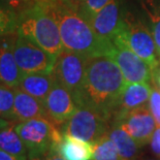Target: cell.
I'll return each instance as SVG.
<instances>
[{"instance_id":"cell-1","label":"cell","mask_w":160,"mask_h":160,"mask_svg":"<svg viewBox=\"0 0 160 160\" xmlns=\"http://www.w3.org/2000/svg\"><path fill=\"white\" fill-rule=\"evenodd\" d=\"M126 84L114 59L108 56L89 58L84 85L73 99L78 107L91 108L110 121L117 113Z\"/></svg>"},{"instance_id":"cell-2","label":"cell","mask_w":160,"mask_h":160,"mask_svg":"<svg viewBox=\"0 0 160 160\" xmlns=\"http://www.w3.org/2000/svg\"><path fill=\"white\" fill-rule=\"evenodd\" d=\"M49 2L59 26L63 49L88 58L110 56L114 42L100 38L76 8L65 0Z\"/></svg>"},{"instance_id":"cell-3","label":"cell","mask_w":160,"mask_h":160,"mask_svg":"<svg viewBox=\"0 0 160 160\" xmlns=\"http://www.w3.org/2000/svg\"><path fill=\"white\" fill-rule=\"evenodd\" d=\"M17 33L28 37L56 56L63 50L59 26L49 1H37L21 13Z\"/></svg>"},{"instance_id":"cell-4","label":"cell","mask_w":160,"mask_h":160,"mask_svg":"<svg viewBox=\"0 0 160 160\" xmlns=\"http://www.w3.org/2000/svg\"><path fill=\"white\" fill-rule=\"evenodd\" d=\"M115 37L147 62L154 70L158 65L157 49L148 24L130 12H125Z\"/></svg>"},{"instance_id":"cell-5","label":"cell","mask_w":160,"mask_h":160,"mask_svg":"<svg viewBox=\"0 0 160 160\" xmlns=\"http://www.w3.org/2000/svg\"><path fill=\"white\" fill-rule=\"evenodd\" d=\"M16 131L25 144L28 156L46 155L58 147L63 138L56 125L47 118H34L16 123Z\"/></svg>"},{"instance_id":"cell-6","label":"cell","mask_w":160,"mask_h":160,"mask_svg":"<svg viewBox=\"0 0 160 160\" xmlns=\"http://www.w3.org/2000/svg\"><path fill=\"white\" fill-rule=\"evenodd\" d=\"M12 50L17 64L23 73L53 72L57 56L28 37L17 33Z\"/></svg>"},{"instance_id":"cell-7","label":"cell","mask_w":160,"mask_h":160,"mask_svg":"<svg viewBox=\"0 0 160 160\" xmlns=\"http://www.w3.org/2000/svg\"><path fill=\"white\" fill-rule=\"evenodd\" d=\"M108 122L91 108L78 107L73 115L63 124L62 133L94 144L110 130Z\"/></svg>"},{"instance_id":"cell-8","label":"cell","mask_w":160,"mask_h":160,"mask_svg":"<svg viewBox=\"0 0 160 160\" xmlns=\"http://www.w3.org/2000/svg\"><path fill=\"white\" fill-rule=\"evenodd\" d=\"M89 58L63 49L57 56L53 73L55 79L66 88L74 98L84 85Z\"/></svg>"},{"instance_id":"cell-9","label":"cell","mask_w":160,"mask_h":160,"mask_svg":"<svg viewBox=\"0 0 160 160\" xmlns=\"http://www.w3.org/2000/svg\"><path fill=\"white\" fill-rule=\"evenodd\" d=\"M113 42L114 49L108 57L114 59L120 67L126 83H149L153 73L151 66L119 37H115Z\"/></svg>"},{"instance_id":"cell-10","label":"cell","mask_w":160,"mask_h":160,"mask_svg":"<svg viewBox=\"0 0 160 160\" xmlns=\"http://www.w3.org/2000/svg\"><path fill=\"white\" fill-rule=\"evenodd\" d=\"M115 121L120 124L139 147L146 146L151 141L157 124L149 108L146 105L119 114L114 117Z\"/></svg>"},{"instance_id":"cell-11","label":"cell","mask_w":160,"mask_h":160,"mask_svg":"<svg viewBox=\"0 0 160 160\" xmlns=\"http://www.w3.org/2000/svg\"><path fill=\"white\" fill-rule=\"evenodd\" d=\"M47 118L55 125H63L76 112L78 105L72 94L55 79L43 101Z\"/></svg>"},{"instance_id":"cell-12","label":"cell","mask_w":160,"mask_h":160,"mask_svg":"<svg viewBox=\"0 0 160 160\" xmlns=\"http://www.w3.org/2000/svg\"><path fill=\"white\" fill-rule=\"evenodd\" d=\"M122 0H111L90 20V25L100 38L113 42L123 16Z\"/></svg>"},{"instance_id":"cell-13","label":"cell","mask_w":160,"mask_h":160,"mask_svg":"<svg viewBox=\"0 0 160 160\" xmlns=\"http://www.w3.org/2000/svg\"><path fill=\"white\" fill-rule=\"evenodd\" d=\"M16 34L2 36L0 40V83L12 88L19 87L23 74L13 55Z\"/></svg>"},{"instance_id":"cell-14","label":"cell","mask_w":160,"mask_h":160,"mask_svg":"<svg viewBox=\"0 0 160 160\" xmlns=\"http://www.w3.org/2000/svg\"><path fill=\"white\" fill-rule=\"evenodd\" d=\"M13 117L17 123L34 118H47L45 105L42 101L26 93L19 87L15 88Z\"/></svg>"},{"instance_id":"cell-15","label":"cell","mask_w":160,"mask_h":160,"mask_svg":"<svg viewBox=\"0 0 160 160\" xmlns=\"http://www.w3.org/2000/svg\"><path fill=\"white\" fill-rule=\"evenodd\" d=\"M54 82L53 72H26L22 74L19 88L43 102Z\"/></svg>"},{"instance_id":"cell-16","label":"cell","mask_w":160,"mask_h":160,"mask_svg":"<svg viewBox=\"0 0 160 160\" xmlns=\"http://www.w3.org/2000/svg\"><path fill=\"white\" fill-rule=\"evenodd\" d=\"M151 91L152 89L149 83L126 84L120 103H119L118 111L115 116L146 105L149 102Z\"/></svg>"},{"instance_id":"cell-17","label":"cell","mask_w":160,"mask_h":160,"mask_svg":"<svg viewBox=\"0 0 160 160\" xmlns=\"http://www.w3.org/2000/svg\"><path fill=\"white\" fill-rule=\"evenodd\" d=\"M57 149L64 160H93V144L70 135L63 134Z\"/></svg>"},{"instance_id":"cell-18","label":"cell","mask_w":160,"mask_h":160,"mask_svg":"<svg viewBox=\"0 0 160 160\" xmlns=\"http://www.w3.org/2000/svg\"><path fill=\"white\" fill-rule=\"evenodd\" d=\"M108 134L117 148L121 160H134L137 158L141 147L120 124L114 122Z\"/></svg>"},{"instance_id":"cell-19","label":"cell","mask_w":160,"mask_h":160,"mask_svg":"<svg viewBox=\"0 0 160 160\" xmlns=\"http://www.w3.org/2000/svg\"><path fill=\"white\" fill-rule=\"evenodd\" d=\"M17 122L9 121L0 128V150L20 159L28 158V151L22 138L16 131Z\"/></svg>"},{"instance_id":"cell-20","label":"cell","mask_w":160,"mask_h":160,"mask_svg":"<svg viewBox=\"0 0 160 160\" xmlns=\"http://www.w3.org/2000/svg\"><path fill=\"white\" fill-rule=\"evenodd\" d=\"M141 8L147 17L148 26L154 38L160 58V0H141Z\"/></svg>"},{"instance_id":"cell-21","label":"cell","mask_w":160,"mask_h":160,"mask_svg":"<svg viewBox=\"0 0 160 160\" xmlns=\"http://www.w3.org/2000/svg\"><path fill=\"white\" fill-rule=\"evenodd\" d=\"M18 13L3 0H0V37L16 34L18 31Z\"/></svg>"},{"instance_id":"cell-22","label":"cell","mask_w":160,"mask_h":160,"mask_svg":"<svg viewBox=\"0 0 160 160\" xmlns=\"http://www.w3.org/2000/svg\"><path fill=\"white\" fill-rule=\"evenodd\" d=\"M93 160H121L117 148L108 133L93 144Z\"/></svg>"},{"instance_id":"cell-23","label":"cell","mask_w":160,"mask_h":160,"mask_svg":"<svg viewBox=\"0 0 160 160\" xmlns=\"http://www.w3.org/2000/svg\"><path fill=\"white\" fill-rule=\"evenodd\" d=\"M13 104H15V88L0 83V117L13 121Z\"/></svg>"},{"instance_id":"cell-24","label":"cell","mask_w":160,"mask_h":160,"mask_svg":"<svg viewBox=\"0 0 160 160\" xmlns=\"http://www.w3.org/2000/svg\"><path fill=\"white\" fill-rule=\"evenodd\" d=\"M110 1L111 0H85L78 11L88 22H90V20Z\"/></svg>"},{"instance_id":"cell-25","label":"cell","mask_w":160,"mask_h":160,"mask_svg":"<svg viewBox=\"0 0 160 160\" xmlns=\"http://www.w3.org/2000/svg\"><path fill=\"white\" fill-rule=\"evenodd\" d=\"M148 108L154 117L156 124L160 126V90L158 87H153L149 98Z\"/></svg>"},{"instance_id":"cell-26","label":"cell","mask_w":160,"mask_h":160,"mask_svg":"<svg viewBox=\"0 0 160 160\" xmlns=\"http://www.w3.org/2000/svg\"><path fill=\"white\" fill-rule=\"evenodd\" d=\"M3 1L18 13V16H20L27 9L32 8L37 2V0H3Z\"/></svg>"},{"instance_id":"cell-27","label":"cell","mask_w":160,"mask_h":160,"mask_svg":"<svg viewBox=\"0 0 160 160\" xmlns=\"http://www.w3.org/2000/svg\"><path fill=\"white\" fill-rule=\"evenodd\" d=\"M151 149L153 153L160 157V126L157 125V127H156L154 133H153L152 138H151Z\"/></svg>"},{"instance_id":"cell-28","label":"cell","mask_w":160,"mask_h":160,"mask_svg":"<svg viewBox=\"0 0 160 160\" xmlns=\"http://www.w3.org/2000/svg\"><path fill=\"white\" fill-rule=\"evenodd\" d=\"M46 160H64V158L58 152L57 147H54L46 154Z\"/></svg>"},{"instance_id":"cell-29","label":"cell","mask_w":160,"mask_h":160,"mask_svg":"<svg viewBox=\"0 0 160 160\" xmlns=\"http://www.w3.org/2000/svg\"><path fill=\"white\" fill-rule=\"evenodd\" d=\"M28 159V158H27ZM27 159H20V158H17L15 156H12L8 153H6L2 150H0V160H27Z\"/></svg>"},{"instance_id":"cell-30","label":"cell","mask_w":160,"mask_h":160,"mask_svg":"<svg viewBox=\"0 0 160 160\" xmlns=\"http://www.w3.org/2000/svg\"><path fill=\"white\" fill-rule=\"evenodd\" d=\"M67 3H69L71 6H73V8H76L77 9H79L80 6L83 4V2L85 0H65Z\"/></svg>"},{"instance_id":"cell-31","label":"cell","mask_w":160,"mask_h":160,"mask_svg":"<svg viewBox=\"0 0 160 160\" xmlns=\"http://www.w3.org/2000/svg\"><path fill=\"white\" fill-rule=\"evenodd\" d=\"M27 160H46V155H34V156H28Z\"/></svg>"},{"instance_id":"cell-32","label":"cell","mask_w":160,"mask_h":160,"mask_svg":"<svg viewBox=\"0 0 160 160\" xmlns=\"http://www.w3.org/2000/svg\"><path fill=\"white\" fill-rule=\"evenodd\" d=\"M155 81H156V83H157V87L160 90V69L155 73Z\"/></svg>"},{"instance_id":"cell-33","label":"cell","mask_w":160,"mask_h":160,"mask_svg":"<svg viewBox=\"0 0 160 160\" xmlns=\"http://www.w3.org/2000/svg\"><path fill=\"white\" fill-rule=\"evenodd\" d=\"M8 120H5V119H3L2 117H0V128L2 127V126H4V125H6L8 123Z\"/></svg>"},{"instance_id":"cell-34","label":"cell","mask_w":160,"mask_h":160,"mask_svg":"<svg viewBox=\"0 0 160 160\" xmlns=\"http://www.w3.org/2000/svg\"><path fill=\"white\" fill-rule=\"evenodd\" d=\"M37 1H52V0H37Z\"/></svg>"},{"instance_id":"cell-35","label":"cell","mask_w":160,"mask_h":160,"mask_svg":"<svg viewBox=\"0 0 160 160\" xmlns=\"http://www.w3.org/2000/svg\"><path fill=\"white\" fill-rule=\"evenodd\" d=\"M146 160H154V159H146Z\"/></svg>"},{"instance_id":"cell-36","label":"cell","mask_w":160,"mask_h":160,"mask_svg":"<svg viewBox=\"0 0 160 160\" xmlns=\"http://www.w3.org/2000/svg\"><path fill=\"white\" fill-rule=\"evenodd\" d=\"M0 40H1V37H0Z\"/></svg>"}]
</instances>
